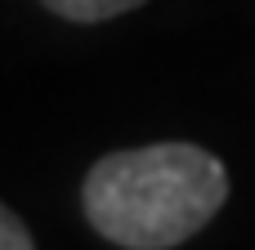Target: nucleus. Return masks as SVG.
<instances>
[{"label":"nucleus","instance_id":"obj_1","mask_svg":"<svg viewBox=\"0 0 255 250\" xmlns=\"http://www.w3.org/2000/svg\"><path fill=\"white\" fill-rule=\"evenodd\" d=\"M229 201V170L188 139L108 152L81 179L90 228L121 250H175Z\"/></svg>","mask_w":255,"mask_h":250},{"label":"nucleus","instance_id":"obj_2","mask_svg":"<svg viewBox=\"0 0 255 250\" xmlns=\"http://www.w3.org/2000/svg\"><path fill=\"white\" fill-rule=\"evenodd\" d=\"M40 4L63 22H112V18L130 13L148 0H40Z\"/></svg>","mask_w":255,"mask_h":250},{"label":"nucleus","instance_id":"obj_3","mask_svg":"<svg viewBox=\"0 0 255 250\" xmlns=\"http://www.w3.org/2000/svg\"><path fill=\"white\" fill-rule=\"evenodd\" d=\"M0 250H36L31 228L18 219V210H13V206H4V210H0Z\"/></svg>","mask_w":255,"mask_h":250}]
</instances>
